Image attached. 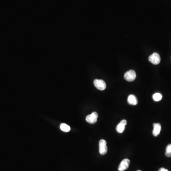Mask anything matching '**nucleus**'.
Here are the masks:
<instances>
[{
  "label": "nucleus",
  "instance_id": "obj_7",
  "mask_svg": "<svg viewBox=\"0 0 171 171\" xmlns=\"http://www.w3.org/2000/svg\"><path fill=\"white\" fill-rule=\"evenodd\" d=\"M127 124V121L126 120H122L120 122L116 127V130L119 133H122L124 131L125 126Z\"/></svg>",
  "mask_w": 171,
  "mask_h": 171
},
{
  "label": "nucleus",
  "instance_id": "obj_5",
  "mask_svg": "<svg viewBox=\"0 0 171 171\" xmlns=\"http://www.w3.org/2000/svg\"><path fill=\"white\" fill-rule=\"evenodd\" d=\"M98 116V114L96 112H94L91 114H89L86 116V120L88 123L93 124L96 123Z\"/></svg>",
  "mask_w": 171,
  "mask_h": 171
},
{
  "label": "nucleus",
  "instance_id": "obj_9",
  "mask_svg": "<svg viewBox=\"0 0 171 171\" xmlns=\"http://www.w3.org/2000/svg\"><path fill=\"white\" fill-rule=\"evenodd\" d=\"M127 102L130 105L135 106V105H137V98L134 95H129L127 98Z\"/></svg>",
  "mask_w": 171,
  "mask_h": 171
},
{
  "label": "nucleus",
  "instance_id": "obj_12",
  "mask_svg": "<svg viewBox=\"0 0 171 171\" xmlns=\"http://www.w3.org/2000/svg\"><path fill=\"white\" fill-rule=\"evenodd\" d=\"M166 156L168 157H171V144H168L166 147Z\"/></svg>",
  "mask_w": 171,
  "mask_h": 171
},
{
  "label": "nucleus",
  "instance_id": "obj_10",
  "mask_svg": "<svg viewBox=\"0 0 171 171\" xmlns=\"http://www.w3.org/2000/svg\"><path fill=\"white\" fill-rule=\"evenodd\" d=\"M60 128H61V130L65 132H68L71 130L70 126L68 124H64V123H62L61 124Z\"/></svg>",
  "mask_w": 171,
  "mask_h": 171
},
{
  "label": "nucleus",
  "instance_id": "obj_2",
  "mask_svg": "<svg viewBox=\"0 0 171 171\" xmlns=\"http://www.w3.org/2000/svg\"><path fill=\"white\" fill-rule=\"evenodd\" d=\"M136 72L133 70H130L124 74V78L127 81L132 82L136 79Z\"/></svg>",
  "mask_w": 171,
  "mask_h": 171
},
{
  "label": "nucleus",
  "instance_id": "obj_4",
  "mask_svg": "<svg viewBox=\"0 0 171 171\" xmlns=\"http://www.w3.org/2000/svg\"><path fill=\"white\" fill-rule=\"evenodd\" d=\"M149 61L154 65H157L160 63L161 61L160 56L157 53H154L149 57Z\"/></svg>",
  "mask_w": 171,
  "mask_h": 171
},
{
  "label": "nucleus",
  "instance_id": "obj_8",
  "mask_svg": "<svg viewBox=\"0 0 171 171\" xmlns=\"http://www.w3.org/2000/svg\"><path fill=\"white\" fill-rule=\"evenodd\" d=\"M154 129L153 131V134L154 136H157L160 134L161 131V126L159 123H154L153 124Z\"/></svg>",
  "mask_w": 171,
  "mask_h": 171
},
{
  "label": "nucleus",
  "instance_id": "obj_1",
  "mask_svg": "<svg viewBox=\"0 0 171 171\" xmlns=\"http://www.w3.org/2000/svg\"><path fill=\"white\" fill-rule=\"evenodd\" d=\"M94 84L95 87L100 90H104L106 88V84L102 79H95L94 81Z\"/></svg>",
  "mask_w": 171,
  "mask_h": 171
},
{
  "label": "nucleus",
  "instance_id": "obj_13",
  "mask_svg": "<svg viewBox=\"0 0 171 171\" xmlns=\"http://www.w3.org/2000/svg\"><path fill=\"white\" fill-rule=\"evenodd\" d=\"M158 171H168V170L164 168H161L158 170Z\"/></svg>",
  "mask_w": 171,
  "mask_h": 171
},
{
  "label": "nucleus",
  "instance_id": "obj_3",
  "mask_svg": "<svg viewBox=\"0 0 171 171\" xmlns=\"http://www.w3.org/2000/svg\"><path fill=\"white\" fill-rule=\"evenodd\" d=\"M99 153L101 155H105L108 152L106 142L104 139L100 140L99 142Z\"/></svg>",
  "mask_w": 171,
  "mask_h": 171
},
{
  "label": "nucleus",
  "instance_id": "obj_6",
  "mask_svg": "<svg viewBox=\"0 0 171 171\" xmlns=\"http://www.w3.org/2000/svg\"><path fill=\"white\" fill-rule=\"evenodd\" d=\"M130 160L128 159H124L120 163L119 166V171H124L128 168L130 164Z\"/></svg>",
  "mask_w": 171,
  "mask_h": 171
},
{
  "label": "nucleus",
  "instance_id": "obj_11",
  "mask_svg": "<svg viewBox=\"0 0 171 171\" xmlns=\"http://www.w3.org/2000/svg\"><path fill=\"white\" fill-rule=\"evenodd\" d=\"M153 98L155 101H159L162 98V95L160 93H156L153 95Z\"/></svg>",
  "mask_w": 171,
  "mask_h": 171
},
{
  "label": "nucleus",
  "instance_id": "obj_14",
  "mask_svg": "<svg viewBox=\"0 0 171 171\" xmlns=\"http://www.w3.org/2000/svg\"><path fill=\"white\" fill-rule=\"evenodd\" d=\"M141 171V170H138V171Z\"/></svg>",
  "mask_w": 171,
  "mask_h": 171
}]
</instances>
